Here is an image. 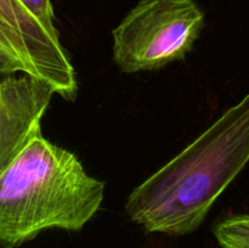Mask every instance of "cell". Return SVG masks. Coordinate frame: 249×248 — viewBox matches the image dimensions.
<instances>
[{"instance_id": "6da1fadb", "label": "cell", "mask_w": 249, "mask_h": 248, "mask_svg": "<svg viewBox=\"0 0 249 248\" xmlns=\"http://www.w3.org/2000/svg\"><path fill=\"white\" fill-rule=\"evenodd\" d=\"M248 162L249 92L135 187L126 199V214L147 232H194Z\"/></svg>"}, {"instance_id": "7a4b0ae2", "label": "cell", "mask_w": 249, "mask_h": 248, "mask_svg": "<svg viewBox=\"0 0 249 248\" xmlns=\"http://www.w3.org/2000/svg\"><path fill=\"white\" fill-rule=\"evenodd\" d=\"M104 197L105 182L38 131L0 175V245L18 247L49 229L82 230Z\"/></svg>"}, {"instance_id": "3957f363", "label": "cell", "mask_w": 249, "mask_h": 248, "mask_svg": "<svg viewBox=\"0 0 249 248\" xmlns=\"http://www.w3.org/2000/svg\"><path fill=\"white\" fill-rule=\"evenodd\" d=\"M204 26L195 0H141L113 29V61L125 73L152 71L190 53Z\"/></svg>"}, {"instance_id": "277c9868", "label": "cell", "mask_w": 249, "mask_h": 248, "mask_svg": "<svg viewBox=\"0 0 249 248\" xmlns=\"http://www.w3.org/2000/svg\"><path fill=\"white\" fill-rule=\"evenodd\" d=\"M17 72L48 83L63 99L77 96L75 71L57 29L48 28L19 0H0V75Z\"/></svg>"}, {"instance_id": "5b68a950", "label": "cell", "mask_w": 249, "mask_h": 248, "mask_svg": "<svg viewBox=\"0 0 249 248\" xmlns=\"http://www.w3.org/2000/svg\"><path fill=\"white\" fill-rule=\"evenodd\" d=\"M53 94L51 85L29 75L0 78V175L40 131Z\"/></svg>"}, {"instance_id": "8992f818", "label": "cell", "mask_w": 249, "mask_h": 248, "mask_svg": "<svg viewBox=\"0 0 249 248\" xmlns=\"http://www.w3.org/2000/svg\"><path fill=\"white\" fill-rule=\"evenodd\" d=\"M213 232L221 248H249V214L224 219Z\"/></svg>"}, {"instance_id": "52a82bcc", "label": "cell", "mask_w": 249, "mask_h": 248, "mask_svg": "<svg viewBox=\"0 0 249 248\" xmlns=\"http://www.w3.org/2000/svg\"><path fill=\"white\" fill-rule=\"evenodd\" d=\"M19 1L48 28L56 29L53 24V10L50 0H19Z\"/></svg>"}]
</instances>
